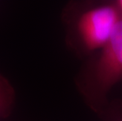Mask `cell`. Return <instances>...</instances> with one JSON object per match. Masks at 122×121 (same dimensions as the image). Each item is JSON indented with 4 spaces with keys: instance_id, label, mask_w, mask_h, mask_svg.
Segmentation results:
<instances>
[{
    "instance_id": "cell-1",
    "label": "cell",
    "mask_w": 122,
    "mask_h": 121,
    "mask_svg": "<svg viewBox=\"0 0 122 121\" xmlns=\"http://www.w3.org/2000/svg\"><path fill=\"white\" fill-rule=\"evenodd\" d=\"M98 51L84 86V93L94 102H103L122 80V18L110 39Z\"/></svg>"
},
{
    "instance_id": "cell-2",
    "label": "cell",
    "mask_w": 122,
    "mask_h": 121,
    "mask_svg": "<svg viewBox=\"0 0 122 121\" xmlns=\"http://www.w3.org/2000/svg\"><path fill=\"white\" fill-rule=\"evenodd\" d=\"M121 20L114 3L95 7L80 15L76 30L85 50H100L112 37Z\"/></svg>"
},
{
    "instance_id": "cell-3",
    "label": "cell",
    "mask_w": 122,
    "mask_h": 121,
    "mask_svg": "<svg viewBox=\"0 0 122 121\" xmlns=\"http://www.w3.org/2000/svg\"><path fill=\"white\" fill-rule=\"evenodd\" d=\"M16 93L11 83L0 74V120L8 118L14 110Z\"/></svg>"
},
{
    "instance_id": "cell-4",
    "label": "cell",
    "mask_w": 122,
    "mask_h": 121,
    "mask_svg": "<svg viewBox=\"0 0 122 121\" xmlns=\"http://www.w3.org/2000/svg\"><path fill=\"white\" fill-rule=\"evenodd\" d=\"M114 5L116 6L117 9L118 10L119 14H120L121 18H122V0H118V1H116L113 2Z\"/></svg>"
},
{
    "instance_id": "cell-5",
    "label": "cell",
    "mask_w": 122,
    "mask_h": 121,
    "mask_svg": "<svg viewBox=\"0 0 122 121\" xmlns=\"http://www.w3.org/2000/svg\"><path fill=\"white\" fill-rule=\"evenodd\" d=\"M119 121H122V120H119Z\"/></svg>"
}]
</instances>
